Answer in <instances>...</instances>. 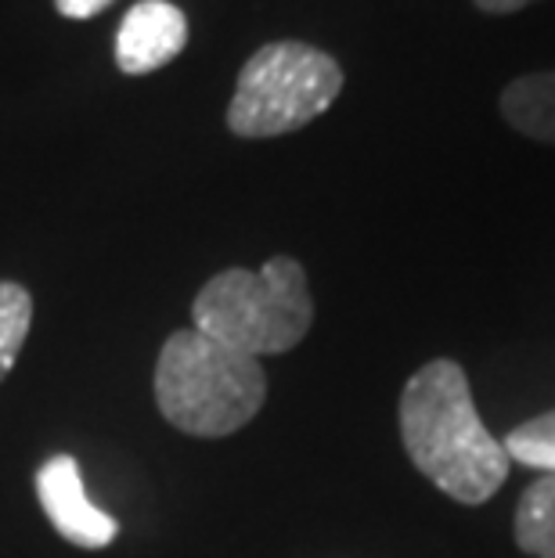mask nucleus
I'll use <instances>...</instances> for the list:
<instances>
[{"instance_id": "9", "label": "nucleus", "mask_w": 555, "mask_h": 558, "mask_svg": "<svg viewBox=\"0 0 555 558\" xmlns=\"http://www.w3.org/2000/svg\"><path fill=\"white\" fill-rule=\"evenodd\" d=\"M33 325V295L26 284L0 281V383L11 375Z\"/></svg>"}, {"instance_id": "3", "label": "nucleus", "mask_w": 555, "mask_h": 558, "mask_svg": "<svg viewBox=\"0 0 555 558\" xmlns=\"http://www.w3.org/2000/svg\"><path fill=\"white\" fill-rule=\"evenodd\" d=\"M192 320L203 336L245 357L289 353L314 325L306 270L292 256H270L260 270H220L192 300Z\"/></svg>"}, {"instance_id": "4", "label": "nucleus", "mask_w": 555, "mask_h": 558, "mask_svg": "<svg viewBox=\"0 0 555 558\" xmlns=\"http://www.w3.org/2000/svg\"><path fill=\"white\" fill-rule=\"evenodd\" d=\"M342 94V65L303 40H275L242 65L228 105L234 137H281L333 109Z\"/></svg>"}, {"instance_id": "12", "label": "nucleus", "mask_w": 555, "mask_h": 558, "mask_svg": "<svg viewBox=\"0 0 555 558\" xmlns=\"http://www.w3.org/2000/svg\"><path fill=\"white\" fill-rule=\"evenodd\" d=\"M483 15H512V11H523L530 4H538V0H472Z\"/></svg>"}, {"instance_id": "10", "label": "nucleus", "mask_w": 555, "mask_h": 558, "mask_svg": "<svg viewBox=\"0 0 555 558\" xmlns=\"http://www.w3.org/2000/svg\"><path fill=\"white\" fill-rule=\"evenodd\" d=\"M509 461H519L523 469L534 472H555V411L538 414L502 439Z\"/></svg>"}, {"instance_id": "1", "label": "nucleus", "mask_w": 555, "mask_h": 558, "mask_svg": "<svg viewBox=\"0 0 555 558\" xmlns=\"http://www.w3.org/2000/svg\"><path fill=\"white\" fill-rule=\"evenodd\" d=\"M400 439L422 476L458 505H483L509 480L512 461L483 425L462 364H422L400 393Z\"/></svg>"}, {"instance_id": "6", "label": "nucleus", "mask_w": 555, "mask_h": 558, "mask_svg": "<svg viewBox=\"0 0 555 558\" xmlns=\"http://www.w3.org/2000/svg\"><path fill=\"white\" fill-rule=\"evenodd\" d=\"M188 44V19L170 0H141L116 33V65L126 76H145L170 65Z\"/></svg>"}, {"instance_id": "2", "label": "nucleus", "mask_w": 555, "mask_h": 558, "mask_svg": "<svg viewBox=\"0 0 555 558\" xmlns=\"http://www.w3.org/2000/svg\"><path fill=\"white\" fill-rule=\"evenodd\" d=\"M267 400V375L256 357L228 350L198 328L162 342L156 361V403L173 429L220 439L245 429Z\"/></svg>"}, {"instance_id": "5", "label": "nucleus", "mask_w": 555, "mask_h": 558, "mask_svg": "<svg viewBox=\"0 0 555 558\" xmlns=\"http://www.w3.org/2000/svg\"><path fill=\"white\" fill-rule=\"evenodd\" d=\"M37 494L51 526L76 548H109L120 533V522L91 505L73 454H55L51 461H44V469L37 472Z\"/></svg>"}, {"instance_id": "7", "label": "nucleus", "mask_w": 555, "mask_h": 558, "mask_svg": "<svg viewBox=\"0 0 555 558\" xmlns=\"http://www.w3.org/2000/svg\"><path fill=\"white\" fill-rule=\"evenodd\" d=\"M502 116L523 137L555 145V69L512 80L502 90Z\"/></svg>"}, {"instance_id": "8", "label": "nucleus", "mask_w": 555, "mask_h": 558, "mask_svg": "<svg viewBox=\"0 0 555 558\" xmlns=\"http://www.w3.org/2000/svg\"><path fill=\"white\" fill-rule=\"evenodd\" d=\"M512 537L519 551L534 558H555V472H541L519 494Z\"/></svg>"}, {"instance_id": "11", "label": "nucleus", "mask_w": 555, "mask_h": 558, "mask_svg": "<svg viewBox=\"0 0 555 558\" xmlns=\"http://www.w3.org/2000/svg\"><path fill=\"white\" fill-rule=\"evenodd\" d=\"M112 0H55V8L62 11L65 19H94L109 8Z\"/></svg>"}]
</instances>
